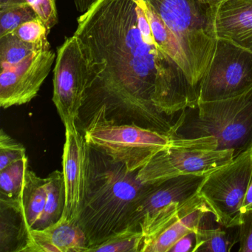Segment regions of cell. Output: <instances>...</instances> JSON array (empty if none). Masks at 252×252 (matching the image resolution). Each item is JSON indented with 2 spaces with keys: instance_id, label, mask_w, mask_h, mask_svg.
<instances>
[{
  "instance_id": "7",
  "label": "cell",
  "mask_w": 252,
  "mask_h": 252,
  "mask_svg": "<svg viewBox=\"0 0 252 252\" xmlns=\"http://www.w3.org/2000/svg\"><path fill=\"white\" fill-rule=\"evenodd\" d=\"M252 174V148L206 175L199 194L220 225H240Z\"/></svg>"
},
{
  "instance_id": "10",
  "label": "cell",
  "mask_w": 252,
  "mask_h": 252,
  "mask_svg": "<svg viewBox=\"0 0 252 252\" xmlns=\"http://www.w3.org/2000/svg\"><path fill=\"white\" fill-rule=\"evenodd\" d=\"M233 150H191L168 145L138 172L144 184H152L181 175H208L230 163Z\"/></svg>"
},
{
  "instance_id": "24",
  "label": "cell",
  "mask_w": 252,
  "mask_h": 252,
  "mask_svg": "<svg viewBox=\"0 0 252 252\" xmlns=\"http://www.w3.org/2000/svg\"><path fill=\"white\" fill-rule=\"evenodd\" d=\"M49 32V29L44 22L39 17H36L23 23L13 33L24 42L48 48H51L48 39Z\"/></svg>"
},
{
  "instance_id": "9",
  "label": "cell",
  "mask_w": 252,
  "mask_h": 252,
  "mask_svg": "<svg viewBox=\"0 0 252 252\" xmlns=\"http://www.w3.org/2000/svg\"><path fill=\"white\" fill-rule=\"evenodd\" d=\"M86 70L80 44L73 35L57 48L53 79V102L64 126L77 123L84 103Z\"/></svg>"
},
{
  "instance_id": "27",
  "label": "cell",
  "mask_w": 252,
  "mask_h": 252,
  "mask_svg": "<svg viewBox=\"0 0 252 252\" xmlns=\"http://www.w3.org/2000/svg\"><path fill=\"white\" fill-rule=\"evenodd\" d=\"M240 252H252V207L245 211L237 226Z\"/></svg>"
},
{
  "instance_id": "22",
  "label": "cell",
  "mask_w": 252,
  "mask_h": 252,
  "mask_svg": "<svg viewBox=\"0 0 252 252\" xmlns=\"http://www.w3.org/2000/svg\"><path fill=\"white\" fill-rule=\"evenodd\" d=\"M42 49L46 48L24 42L14 33H8L0 37V64L15 65Z\"/></svg>"
},
{
  "instance_id": "25",
  "label": "cell",
  "mask_w": 252,
  "mask_h": 252,
  "mask_svg": "<svg viewBox=\"0 0 252 252\" xmlns=\"http://www.w3.org/2000/svg\"><path fill=\"white\" fill-rule=\"evenodd\" d=\"M27 157L26 148L21 143L11 138L1 129L0 132V170Z\"/></svg>"
},
{
  "instance_id": "6",
  "label": "cell",
  "mask_w": 252,
  "mask_h": 252,
  "mask_svg": "<svg viewBox=\"0 0 252 252\" xmlns=\"http://www.w3.org/2000/svg\"><path fill=\"white\" fill-rule=\"evenodd\" d=\"M206 175H178L146 184L138 209L144 238L153 237L203 202L199 189Z\"/></svg>"
},
{
  "instance_id": "30",
  "label": "cell",
  "mask_w": 252,
  "mask_h": 252,
  "mask_svg": "<svg viewBox=\"0 0 252 252\" xmlns=\"http://www.w3.org/2000/svg\"><path fill=\"white\" fill-rule=\"evenodd\" d=\"M252 207V174L251 177L250 182L248 187L246 191V197H245L244 203H243V212L247 210Z\"/></svg>"
},
{
  "instance_id": "12",
  "label": "cell",
  "mask_w": 252,
  "mask_h": 252,
  "mask_svg": "<svg viewBox=\"0 0 252 252\" xmlns=\"http://www.w3.org/2000/svg\"><path fill=\"white\" fill-rule=\"evenodd\" d=\"M65 127L63 148V172L65 189V206L63 218L78 222L88 188L90 172V144L77 124Z\"/></svg>"
},
{
  "instance_id": "17",
  "label": "cell",
  "mask_w": 252,
  "mask_h": 252,
  "mask_svg": "<svg viewBox=\"0 0 252 252\" xmlns=\"http://www.w3.org/2000/svg\"><path fill=\"white\" fill-rule=\"evenodd\" d=\"M145 11L150 22L153 37L158 46L181 67L189 82L190 74L188 63L178 39L163 23V20L146 4Z\"/></svg>"
},
{
  "instance_id": "31",
  "label": "cell",
  "mask_w": 252,
  "mask_h": 252,
  "mask_svg": "<svg viewBox=\"0 0 252 252\" xmlns=\"http://www.w3.org/2000/svg\"><path fill=\"white\" fill-rule=\"evenodd\" d=\"M203 2L209 5L211 8L217 6L219 4L222 3V2H225L226 0H203Z\"/></svg>"
},
{
  "instance_id": "26",
  "label": "cell",
  "mask_w": 252,
  "mask_h": 252,
  "mask_svg": "<svg viewBox=\"0 0 252 252\" xmlns=\"http://www.w3.org/2000/svg\"><path fill=\"white\" fill-rule=\"evenodd\" d=\"M50 31L58 23L56 0H26Z\"/></svg>"
},
{
  "instance_id": "16",
  "label": "cell",
  "mask_w": 252,
  "mask_h": 252,
  "mask_svg": "<svg viewBox=\"0 0 252 252\" xmlns=\"http://www.w3.org/2000/svg\"><path fill=\"white\" fill-rule=\"evenodd\" d=\"M211 212L204 201L153 237L144 240L141 252H169L184 236L197 231L203 217Z\"/></svg>"
},
{
  "instance_id": "21",
  "label": "cell",
  "mask_w": 252,
  "mask_h": 252,
  "mask_svg": "<svg viewBox=\"0 0 252 252\" xmlns=\"http://www.w3.org/2000/svg\"><path fill=\"white\" fill-rule=\"evenodd\" d=\"M38 17L26 1H12L0 4V37L13 33L23 23Z\"/></svg>"
},
{
  "instance_id": "19",
  "label": "cell",
  "mask_w": 252,
  "mask_h": 252,
  "mask_svg": "<svg viewBox=\"0 0 252 252\" xmlns=\"http://www.w3.org/2000/svg\"><path fill=\"white\" fill-rule=\"evenodd\" d=\"M225 227L205 226L200 222L196 231V245L193 252H231L233 245L238 242L227 232Z\"/></svg>"
},
{
  "instance_id": "29",
  "label": "cell",
  "mask_w": 252,
  "mask_h": 252,
  "mask_svg": "<svg viewBox=\"0 0 252 252\" xmlns=\"http://www.w3.org/2000/svg\"><path fill=\"white\" fill-rule=\"evenodd\" d=\"M97 0H75L74 2L77 11L83 14Z\"/></svg>"
},
{
  "instance_id": "11",
  "label": "cell",
  "mask_w": 252,
  "mask_h": 252,
  "mask_svg": "<svg viewBox=\"0 0 252 252\" xmlns=\"http://www.w3.org/2000/svg\"><path fill=\"white\" fill-rule=\"evenodd\" d=\"M57 54L52 48L39 50L15 65L0 64V106L23 105L37 95Z\"/></svg>"
},
{
  "instance_id": "20",
  "label": "cell",
  "mask_w": 252,
  "mask_h": 252,
  "mask_svg": "<svg viewBox=\"0 0 252 252\" xmlns=\"http://www.w3.org/2000/svg\"><path fill=\"white\" fill-rule=\"evenodd\" d=\"M144 240L141 229L129 227L90 248L88 252H141Z\"/></svg>"
},
{
  "instance_id": "23",
  "label": "cell",
  "mask_w": 252,
  "mask_h": 252,
  "mask_svg": "<svg viewBox=\"0 0 252 252\" xmlns=\"http://www.w3.org/2000/svg\"><path fill=\"white\" fill-rule=\"evenodd\" d=\"M29 169L28 158L0 170V198L14 199L21 191Z\"/></svg>"
},
{
  "instance_id": "4",
  "label": "cell",
  "mask_w": 252,
  "mask_h": 252,
  "mask_svg": "<svg viewBox=\"0 0 252 252\" xmlns=\"http://www.w3.org/2000/svg\"><path fill=\"white\" fill-rule=\"evenodd\" d=\"M178 39L189 69V82L198 92L212 60L217 38L210 7L203 0H143Z\"/></svg>"
},
{
  "instance_id": "28",
  "label": "cell",
  "mask_w": 252,
  "mask_h": 252,
  "mask_svg": "<svg viewBox=\"0 0 252 252\" xmlns=\"http://www.w3.org/2000/svg\"><path fill=\"white\" fill-rule=\"evenodd\" d=\"M196 245V232L191 231L180 239L169 252H193Z\"/></svg>"
},
{
  "instance_id": "14",
  "label": "cell",
  "mask_w": 252,
  "mask_h": 252,
  "mask_svg": "<svg viewBox=\"0 0 252 252\" xmlns=\"http://www.w3.org/2000/svg\"><path fill=\"white\" fill-rule=\"evenodd\" d=\"M90 243L78 222H58L28 234L21 252H88Z\"/></svg>"
},
{
  "instance_id": "3",
  "label": "cell",
  "mask_w": 252,
  "mask_h": 252,
  "mask_svg": "<svg viewBox=\"0 0 252 252\" xmlns=\"http://www.w3.org/2000/svg\"><path fill=\"white\" fill-rule=\"evenodd\" d=\"M210 136L215 150H231L234 158L252 148V88L234 98L197 102L180 112L169 137Z\"/></svg>"
},
{
  "instance_id": "1",
  "label": "cell",
  "mask_w": 252,
  "mask_h": 252,
  "mask_svg": "<svg viewBox=\"0 0 252 252\" xmlns=\"http://www.w3.org/2000/svg\"><path fill=\"white\" fill-rule=\"evenodd\" d=\"M86 63L85 97L77 123L97 112L169 136L175 116L197 104L184 70L158 46L143 0H97L78 18Z\"/></svg>"
},
{
  "instance_id": "13",
  "label": "cell",
  "mask_w": 252,
  "mask_h": 252,
  "mask_svg": "<svg viewBox=\"0 0 252 252\" xmlns=\"http://www.w3.org/2000/svg\"><path fill=\"white\" fill-rule=\"evenodd\" d=\"M210 11L217 39L252 52V0H226Z\"/></svg>"
},
{
  "instance_id": "5",
  "label": "cell",
  "mask_w": 252,
  "mask_h": 252,
  "mask_svg": "<svg viewBox=\"0 0 252 252\" xmlns=\"http://www.w3.org/2000/svg\"><path fill=\"white\" fill-rule=\"evenodd\" d=\"M87 142L130 172H138L168 147L167 135L133 124H117L97 112L82 128Z\"/></svg>"
},
{
  "instance_id": "15",
  "label": "cell",
  "mask_w": 252,
  "mask_h": 252,
  "mask_svg": "<svg viewBox=\"0 0 252 252\" xmlns=\"http://www.w3.org/2000/svg\"><path fill=\"white\" fill-rule=\"evenodd\" d=\"M3 200L10 202L20 213L25 245L28 234L32 230L40 228L46 202L45 178L28 169L18 195L14 199Z\"/></svg>"
},
{
  "instance_id": "2",
  "label": "cell",
  "mask_w": 252,
  "mask_h": 252,
  "mask_svg": "<svg viewBox=\"0 0 252 252\" xmlns=\"http://www.w3.org/2000/svg\"><path fill=\"white\" fill-rule=\"evenodd\" d=\"M90 153L88 188L78 222L91 248L129 227L141 229L138 209L146 184L138 172L101 150L90 145Z\"/></svg>"
},
{
  "instance_id": "8",
  "label": "cell",
  "mask_w": 252,
  "mask_h": 252,
  "mask_svg": "<svg viewBox=\"0 0 252 252\" xmlns=\"http://www.w3.org/2000/svg\"><path fill=\"white\" fill-rule=\"evenodd\" d=\"M252 88V51L217 39L212 60L199 85L197 102L234 98Z\"/></svg>"
},
{
  "instance_id": "18",
  "label": "cell",
  "mask_w": 252,
  "mask_h": 252,
  "mask_svg": "<svg viewBox=\"0 0 252 252\" xmlns=\"http://www.w3.org/2000/svg\"><path fill=\"white\" fill-rule=\"evenodd\" d=\"M45 187L46 202L39 229L58 222L63 218L65 206V189L63 172L60 170L51 172L45 178Z\"/></svg>"
}]
</instances>
